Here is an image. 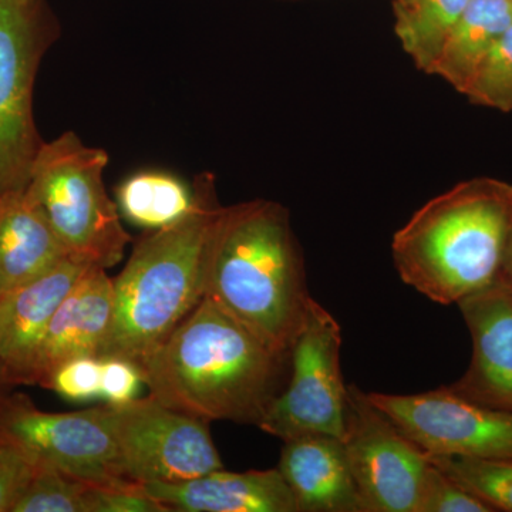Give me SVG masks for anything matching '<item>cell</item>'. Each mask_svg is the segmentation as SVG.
I'll list each match as a JSON object with an SVG mask.
<instances>
[{
	"label": "cell",
	"instance_id": "6da1fadb",
	"mask_svg": "<svg viewBox=\"0 0 512 512\" xmlns=\"http://www.w3.org/2000/svg\"><path fill=\"white\" fill-rule=\"evenodd\" d=\"M289 365L291 355L202 298L138 370L151 396L171 409L258 427L284 389Z\"/></svg>",
	"mask_w": 512,
	"mask_h": 512
},
{
	"label": "cell",
	"instance_id": "30bf717a",
	"mask_svg": "<svg viewBox=\"0 0 512 512\" xmlns=\"http://www.w3.org/2000/svg\"><path fill=\"white\" fill-rule=\"evenodd\" d=\"M342 441L365 512H416L429 454L355 384Z\"/></svg>",
	"mask_w": 512,
	"mask_h": 512
},
{
	"label": "cell",
	"instance_id": "cb8c5ba5",
	"mask_svg": "<svg viewBox=\"0 0 512 512\" xmlns=\"http://www.w3.org/2000/svg\"><path fill=\"white\" fill-rule=\"evenodd\" d=\"M430 460V458H429ZM416 512H494L476 495L468 493L430 461L417 501Z\"/></svg>",
	"mask_w": 512,
	"mask_h": 512
},
{
	"label": "cell",
	"instance_id": "603a6c76",
	"mask_svg": "<svg viewBox=\"0 0 512 512\" xmlns=\"http://www.w3.org/2000/svg\"><path fill=\"white\" fill-rule=\"evenodd\" d=\"M90 483L56 468L36 466L35 474L13 512H87Z\"/></svg>",
	"mask_w": 512,
	"mask_h": 512
},
{
	"label": "cell",
	"instance_id": "5bb4252c",
	"mask_svg": "<svg viewBox=\"0 0 512 512\" xmlns=\"http://www.w3.org/2000/svg\"><path fill=\"white\" fill-rule=\"evenodd\" d=\"M144 487L170 511L299 512L278 468L245 473L215 470L183 483H147Z\"/></svg>",
	"mask_w": 512,
	"mask_h": 512
},
{
	"label": "cell",
	"instance_id": "2e32d148",
	"mask_svg": "<svg viewBox=\"0 0 512 512\" xmlns=\"http://www.w3.org/2000/svg\"><path fill=\"white\" fill-rule=\"evenodd\" d=\"M284 443L278 470L299 512H365L342 439L315 434Z\"/></svg>",
	"mask_w": 512,
	"mask_h": 512
},
{
	"label": "cell",
	"instance_id": "8fae6325",
	"mask_svg": "<svg viewBox=\"0 0 512 512\" xmlns=\"http://www.w3.org/2000/svg\"><path fill=\"white\" fill-rule=\"evenodd\" d=\"M367 396L430 456L512 458L511 412L470 402L448 386Z\"/></svg>",
	"mask_w": 512,
	"mask_h": 512
},
{
	"label": "cell",
	"instance_id": "e0dca14e",
	"mask_svg": "<svg viewBox=\"0 0 512 512\" xmlns=\"http://www.w3.org/2000/svg\"><path fill=\"white\" fill-rule=\"evenodd\" d=\"M67 258L62 242L25 190L0 194V295Z\"/></svg>",
	"mask_w": 512,
	"mask_h": 512
},
{
	"label": "cell",
	"instance_id": "1f68e13d",
	"mask_svg": "<svg viewBox=\"0 0 512 512\" xmlns=\"http://www.w3.org/2000/svg\"><path fill=\"white\" fill-rule=\"evenodd\" d=\"M2 389H3V387H0V390H2Z\"/></svg>",
	"mask_w": 512,
	"mask_h": 512
},
{
	"label": "cell",
	"instance_id": "4fadbf2b",
	"mask_svg": "<svg viewBox=\"0 0 512 512\" xmlns=\"http://www.w3.org/2000/svg\"><path fill=\"white\" fill-rule=\"evenodd\" d=\"M457 305L473 356L463 377L448 387L470 402L512 413V288L498 281Z\"/></svg>",
	"mask_w": 512,
	"mask_h": 512
},
{
	"label": "cell",
	"instance_id": "9a60e30c",
	"mask_svg": "<svg viewBox=\"0 0 512 512\" xmlns=\"http://www.w3.org/2000/svg\"><path fill=\"white\" fill-rule=\"evenodd\" d=\"M114 315L113 279L92 266L57 309L37 357L33 384H42L57 366L74 357L97 356Z\"/></svg>",
	"mask_w": 512,
	"mask_h": 512
},
{
	"label": "cell",
	"instance_id": "7402d4cb",
	"mask_svg": "<svg viewBox=\"0 0 512 512\" xmlns=\"http://www.w3.org/2000/svg\"><path fill=\"white\" fill-rule=\"evenodd\" d=\"M463 96L477 106L512 114V25L477 67Z\"/></svg>",
	"mask_w": 512,
	"mask_h": 512
},
{
	"label": "cell",
	"instance_id": "ffe728a7",
	"mask_svg": "<svg viewBox=\"0 0 512 512\" xmlns=\"http://www.w3.org/2000/svg\"><path fill=\"white\" fill-rule=\"evenodd\" d=\"M470 0H407L393 5L394 32L417 69L430 73L448 33Z\"/></svg>",
	"mask_w": 512,
	"mask_h": 512
},
{
	"label": "cell",
	"instance_id": "f546056e",
	"mask_svg": "<svg viewBox=\"0 0 512 512\" xmlns=\"http://www.w3.org/2000/svg\"><path fill=\"white\" fill-rule=\"evenodd\" d=\"M407 0H393V5H403Z\"/></svg>",
	"mask_w": 512,
	"mask_h": 512
},
{
	"label": "cell",
	"instance_id": "4dcf8cb0",
	"mask_svg": "<svg viewBox=\"0 0 512 512\" xmlns=\"http://www.w3.org/2000/svg\"><path fill=\"white\" fill-rule=\"evenodd\" d=\"M0 387H5V386H3V384H2V383H0Z\"/></svg>",
	"mask_w": 512,
	"mask_h": 512
},
{
	"label": "cell",
	"instance_id": "7a4b0ae2",
	"mask_svg": "<svg viewBox=\"0 0 512 512\" xmlns=\"http://www.w3.org/2000/svg\"><path fill=\"white\" fill-rule=\"evenodd\" d=\"M204 298L291 355L313 298L284 205L258 198L222 207L205 251Z\"/></svg>",
	"mask_w": 512,
	"mask_h": 512
},
{
	"label": "cell",
	"instance_id": "4316f807",
	"mask_svg": "<svg viewBox=\"0 0 512 512\" xmlns=\"http://www.w3.org/2000/svg\"><path fill=\"white\" fill-rule=\"evenodd\" d=\"M35 468V463L20 448L0 439V512H13Z\"/></svg>",
	"mask_w": 512,
	"mask_h": 512
},
{
	"label": "cell",
	"instance_id": "7c38bea8",
	"mask_svg": "<svg viewBox=\"0 0 512 512\" xmlns=\"http://www.w3.org/2000/svg\"><path fill=\"white\" fill-rule=\"evenodd\" d=\"M90 265L64 259L28 284L0 295V383L33 384L37 357L53 316Z\"/></svg>",
	"mask_w": 512,
	"mask_h": 512
},
{
	"label": "cell",
	"instance_id": "9c48e42d",
	"mask_svg": "<svg viewBox=\"0 0 512 512\" xmlns=\"http://www.w3.org/2000/svg\"><path fill=\"white\" fill-rule=\"evenodd\" d=\"M0 439L20 448L35 466L56 468L97 485L127 483L116 441L93 409L49 413L25 394L0 390Z\"/></svg>",
	"mask_w": 512,
	"mask_h": 512
},
{
	"label": "cell",
	"instance_id": "484cf974",
	"mask_svg": "<svg viewBox=\"0 0 512 512\" xmlns=\"http://www.w3.org/2000/svg\"><path fill=\"white\" fill-rule=\"evenodd\" d=\"M87 512H170L144 484L136 481L117 485L90 484Z\"/></svg>",
	"mask_w": 512,
	"mask_h": 512
},
{
	"label": "cell",
	"instance_id": "ac0fdd59",
	"mask_svg": "<svg viewBox=\"0 0 512 512\" xmlns=\"http://www.w3.org/2000/svg\"><path fill=\"white\" fill-rule=\"evenodd\" d=\"M511 25L512 0H470L429 74L463 94L477 67Z\"/></svg>",
	"mask_w": 512,
	"mask_h": 512
},
{
	"label": "cell",
	"instance_id": "5b68a950",
	"mask_svg": "<svg viewBox=\"0 0 512 512\" xmlns=\"http://www.w3.org/2000/svg\"><path fill=\"white\" fill-rule=\"evenodd\" d=\"M107 164L106 150L66 131L40 147L25 188L69 258L103 269L119 264L131 242L104 185Z\"/></svg>",
	"mask_w": 512,
	"mask_h": 512
},
{
	"label": "cell",
	"instance_id": "ba28073f",
	"mask_svg": "<svg viewBox=\"0 0 512 512\" xmlns=\"http://www.w3.org/2000/svg\"><path fill=\"white\" fill-rule=\"evenodd\" d=\"M342 329L315 299L291 350L288 380L259 429L281 440L345 433L348 386L340 367Z\"/></svg>",
	"mask_w": 512,
	"mask_h": 512
},
{
	"label": "cell",
	"instance_id": "44dd1931",
	"mask_svg": "<svg viewBox=\"0 0 512 512\" xmlns=\"http://www.w3.org/2000/svg\"><path fill=\"white\" fill-rule=\"evenodd\" d=\"M451 480L476 495L493 511L512 512V458L430 456Z\"/></svg>",
	"mask_w": 512,
	"mask_h": 512
},
{
	"label": "cell",
	"instance_id": "52a82bcc",
	"mask_svg": "<svg viewBox=\"0 0 512 512\" xmlns=\"http://www.w3.org/2000/svg\"><path fill=\"white\" fill-rule=\"evenodd\" d=\"M96 412L116 441L127 480L183 483L224 468L211 421L171 409L151 394L124 404H101Z\"/></svg>",
	"mask_w": 512,
	"mask_h": 512
},
{
	"label": "cell",
	"instance_id": "f1b7e54d",
	"mask_svg": "<svg viewBox=\"0 0 512 512\" xmlns=\"http://www.w3.org/2000/svg\"><path fill=\"white\" fill-rule=\"evenodd\" d=\"M498 281L512 288V225L510 237H508L507 249H505L503 268H501V275Z\"/></svg>",
	"mask_w": 512,
	"mask_h": 512
},
{
	"label": "cell",
	"instance_id": "3957f363",
	"mask_svg": "<svg viewBox=\"0 0 512 512\" xmlns=\"http://www.w3.org/2000/svg\"><path fill=\"white\" fill-rule=\"evenodd\" d=\"M512 225V184L477 177L426 202L394 234L404 284L440 305L494 285Z\"/></svg>",
	"mask_w": 512,
	"mask_h": 512
},
{
	"label": "cell",
	"instance_id": "277c9868",
	"mask_svg": "<svg viewBox=\"0 0 512 512\" xmlns=\"http://www.w3.org/2000/svg\"><path fill=\"white\" fill-rule=\"evenodd\" d=\"M192 188L191 211L141 235L113 278V323L100 359L119 357L140 366L204 298L205 251L222 205L214 174H198Z\"/></svg>",
	"mask_w": 512,
	"mask_h": 512
},
{
	"label": "cell",
	"instance_id": "8992f818",
	"mask_svg": "<svg viewBox=\"0 0 512 512\" xmlns=\"http://www.w3.org/2000/svg\"><path fill=\"white\" fill-rule=\"evenodd\" d=\"M59 35L45 0H0V194L25 190L45 143L33 92L40 63Z\"/></svg>",
	"mask_w": 512,
	"mask_h": 512
},
{
	"label": "cell",
	"instance_id": "d6986e66",
	"mask_svg": "<svg viewBox=\"0 0 512 512\" xmlns=\"http://www.w3.org/2000/svg\"><path fill=\"white\" fill-rule=\"evenodd\" d=\"M116 198L121 217L137 227L158 229L191 211L194 188L167 171H138L121 181Z\"/></svg>",
	"mask_w": 512,
	"mask_h": 512
},
{
	"label": "cell",
	"instance_id": "83f0119b",
	"mask_svg": "<svg viewBox=\"0 0 512 512\" xmlns=\"http://www.w3.org/2000/svg\"><path fill=\"white\" fill-rule=\"evenodd\" d=\"M100 397L106 403L124 404L136 399L141 379L134 363L119 357H101Z\"/></svg>",
	"mask_w": 512,
	"mask_h": 512
},
{
	"label": "cell",
	"instance_id": "d4e9b609",
	"mask_svg": "<svg viewBox=\"0 0 512 512\" xmlns=\"http://www.w3.org/2000/svg\"><path fill=\"white\" fill-rule=\"evenodd\" d=\"M101 360L97 356L74 357L57 366L40 384L69 402H89L100 397Z\"/></svg>",
	"mask_w": 512,
	"mask_h": 512
}]
</instances>
